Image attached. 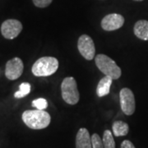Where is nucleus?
Segmentation results:
<instances>
[{
  "instance_id": "nucleus-1",
  "label": "nucleus",
  "mask_w": 148,
  "mask_h": 148,
  "mask_svg": "<svg viewBox=\"0 0 148 148\" xmlns=\"http://www.w3.org/2000/svg\"><path fill=\"white\" fill-rule=\"evenodd\" d=\"M21 119L27 127L36 130L47 127L51 121L49 114L46 111L40 110L24 111Z\"/></svg>"
},
{
  "instance_id": "nucleus-2",
  "label": "nucleus",
  "mask_w": 148,
  "mask_h": 148,
  "mask_svg": "<svg viewBox=\"0 0 148 148\" xmlns=\"http://www.w3.org/2000/svg\"><path fill=\"white\" fill-rule=\"evenodd\" d=\"M58 69V59L54 57H42L36 60L32 66V72L36 77H48Z\"/></svg>"
},
{
  "instance_id": "nucleus-3",
  "label": "nucleus",
  "mask_w": 148,
  "mask_h": 148,
  "mask_svg": "<svg viewBox=\"0 0 148 148\" xmlns=\"http://www.w3.org/2000/svg\"><path fill=\"white\" fill-rule=\"evenodd\" d=\"M95 62L96 67L101 73L113 80L119 79L121 77V69L116 63L106 54H98L95 56Z\"/></svg>"
},
{
  "instance_id": "nucleus-4",
  "label": "nucleus",
  "mask_w": 148,
  "mask_h": 148,
  "mask_svg": "<svg viewBox=\"0 0 148 148\" xmlns=\"http://www.w3.org/2000/svg\"><path fill=\"white\" fill-rule=\"evenodd\" d=\"M61 92L64 101L69 105H76L79 101L80 94L74 77H65L61 84Z\"/></svg>"
},
{
  "instance_id": "nucleus-5",
  "label": "nucleus",
  "mask_w": 148,
  "mask_h": 148,
  "mask_svg": "<svg viewBox=\"0 0 148 148\" xmlns=\"http://www.w3.org/2000/svg\"><path fill=\"white\" fill-rule=\"evenodd\" d=\"M122 111L126 115H132L135 112L136 103L132 91L129 88H123L119 93Z\"/></svg>"
},
{
  "instance_id": "nucleus-6",
  "label": "nucleus",
  "mask_w": 148,
  "mask_h": 148,
  "mask_svg": "<svg viewBox=\"0 0 148 148\" xmlns=\"http://www.w3.org/2000/svg\"><path fill=\"white\" fill-rule=\"evenodd\" d=\"M77 49L82 56L86 60H92L95 57V45L90 36L87 35H82L79 37Z\"/></svg>"
},
{
  "instance_id": "nucleus-7",
  "label": "nucleus",
  "mask_w": 148,
  "mask_h": 148,
  "mask_svg": "<svg viewBox=\"0 0 148 148\" xmlns=\"http://www.w3.org/2000/svg\"><path fill=\"white\" fill-rule=\"evenodd\" d=\"M22 31V24L16 19H8L1 26V33L8 40H12L18 36Z\"/></svg>"
},
{
  "instance_id": "nucleus-8",
  "label": "nucleus",
  "mask_w": 148,
  "mask_h": 148,
  "mask_svg": "<svg viewBox=\"0 0 148 148\" xmlns=\"http://www.w3.org/2000/svg\"><path fill=\"white\" fill-rule=\"evenodd\" d=\"M24 64L21 58L18 57L12 58L6 64L5 76L8 79L16 80L19 78L23 73Z\"/></svg>"
},
{
  "instance_id": "nucleus-9",
  "label": "nucleus",
  "mask_w": 148,
  "mask_h": 148,
  "mask_svg": "<svg viewBox=\"0 0 148 148\" xmlns=\"http://www.w3.org/2000/svg\"><path fill=\"white\" fill-rule=\"evenodd\" d=\"M124 21V17L120 14L111 13L104 16L101 20V27L106 32L116 31L123 26Z\"/></svg>"
},
{
  "instance_id": "nucleus-10",
  "label": "nucleus",
  "mask_w": 148,
  "mask_h": 148,
  "mask_svg": "<svg viewBox=\"0 0 148 148\" xmlns=\"http://www.w3.org/2000/svg\"><path fill=\"white\" fill-rule=\"evenodd\" d=\"M76 148H92L91 137L88 130L85 127L80 128L77 133Z\"/></svg>"
},
{
  "instance_id": "nucleus-11",
  "label": "nucleus",
  "mask_w": 148,
  "mask_h": 148,
  "mask_svg": "<svg viewBox=\"0 0 148 148\" xmlns=\"http://www.w3.org/2000/svg\"><path fill=\"white\" fill-rule=\"evenodd\" d=\"M133 32L138 39L143 40H148V21L139 20L133 27Z\"/></svg>"
},
{
  "instance_id": "nucleus-12",
  "label": "nucleus",
  "mask_w": 148,
  "mask_h": 148,
  "mask_svg": "<svg viewBox=\"0 0 148 148\" xmlns=\"http://www.w3.org/2000/svg\"><path fill=\"white\" fill-rule=\"evenodd\" d=\"M113 82V79L105 76L102 79L100 80L96 87V94L99 97H103L108 95L110 91V86Z\"/></svg>"
},
{
  "instance_id": "nucleus-13",
  "label": "nucleus",
  "mask_w": 148,
  "mask_h": 148,
  "mask_svg": "<svg viewBox=\"0 0 148 148\" xmlns=\"http://www.w3.org/2000/svg\"><path fill=\"white\" fill-rule=\"evenodd\" d=\"M113 132L114 135L116 137H123V136H126L128 131H129V127L128 124L126 123L125 122L123 121H115L113 125Z\"/></svg>"
},
{
  "instance_id": "nucleus-14",
  "label": "nucleus",
  "mask_w": 148,
  "mask_h": 148,
  "mask_svg": "<svg viewBox=\"0 0 148 148\" xmlns=\"http://www.w3.org/2000/svg\"><path fill=\"white\" fill-rule=\"evenodd\" d=\"M102 141L105 148H115V142L110 130H106L104 132Z\"/></svg>"
},
{
  "instance_id": "nucleus-15",
  "label": "nucleus",
  "mask_w": 148,
  "mask_h": 148,
  "mask_svg": "<svg viewBox=\"0 0 148 148\" xmlns=\"http://www.w3.org/2000/svg\"><path fill=\"white\" fill-rule=\"evenodd\" d=\"M31 92V84H29L28 82H23L19 86V90H17L15 92L14 96L16 99H20L23 98L26 95H27Z\"/></svg>"
},
{
  "instance_id": "nucleus-16",
  "label": "nucleus",
  "mask_w": 148,
  "mask_h": 148,
  "mask_svg": "<svg viewBox=\"0 0 148 148\" xmlns=\"http://www.w3.org/2000/svg\"><path fill=\"white\" fill-rule=\"evenodd\" d=\"M32 106L36 108L37 110H44L48 107V102L44 98H38L32 101Z\"/></svg>"
},
{
  "instance_id": "nucleus-17",
  "label": "nucleus",
  "mask_w": 148,
  "mask_h": 148,
  "mask_svg": "<svg viewBox=\"0 0 148 148\" xmlns=\"http://www.w3.org/2000/svg\"><path fill=\"white\" fill-rule=\"evenodd\" d=\"M91 144L92 148H105L102 139L97 133H94L91 136Z\"/></svg>"
},
{
  "instance_id": "nucleus-18",
  "label": "nucleus",
  "mask_w": 148,
  "mask_h": 148,
  "mask_svg": "<svg viewBox=\"0 0 148 148\" xmlns=\"http://www.w3.org/2000/svg\"><path fill=\"white\" fill-rule=\"evenodd\" d=\"M34 5L37 7V8H47L48 6L51 4V3L53 2V0H32Z\"/></svg>"
},
{
  "instance_id": "nucleus-19",
  "label": "nucleus",
  "mask_w": 148,
  "mask_h": 148,
  "mask_svg": "<svg viewBox=\"0 0 148 148\" xmlns=\"http://www.w3.org/2000/svg\"><path fill=\"white\" fill-rule=\"evenodd\" d=\"M120 148H136L134 147V145L132 144V142H130L129 140H124L121 144Z\"/></svg>"
},
{
  "instance_id": "nucleus-20",
  "label": "nucleus",
  "mask_w": 148,
  "mask_h": 148,
  "mask_svg": "<svg viewBox=\"0 0 148 148\" xmlns=\"http://www.w3.org/2000/svg\"><path fill=\"white\" fill-rule=\"evenodd\" d=\"M133 1H137V2H141V1H143V0H133Z\"/></svg>"
}]
</instances>
